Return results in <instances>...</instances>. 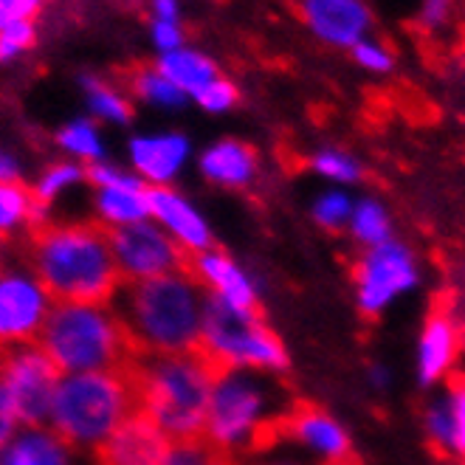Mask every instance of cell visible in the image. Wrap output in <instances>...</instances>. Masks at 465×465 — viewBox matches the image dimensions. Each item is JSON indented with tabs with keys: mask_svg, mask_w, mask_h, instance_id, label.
Here are the masks:
<instances>
[{
	"mask_svg": "<svg viewBox=\"0 0 465 465\" xmlns=\"http://www.w3.org/2000/svg\"><path fill=\"white\" fill-rule=\"evenodd\" d=\"M25 260L37 288L54 305L111 308L124 277L111 252L104 223H51L25 229Z\"/></svg>",
	"mask_w": 465,
	"mask_h": 465,
	"instance_id": "obj_1",
	"label": "cell"
},
{
	"mask_svg": "<svg viewBox=\"0 0 465 465\" xmlns=\"http://www.w3.org/2000/svg\"><path fill=\"white\" fill-rule=\"evenodd\" d=\"M35 344L63 372H107L147 359L114 308L60 305L45 313Z\"/></svg>",
	"mask_w": 465,
	"mask_h": 465,
	"instance_id": "obj_2",
	"label": "cell"
},
{
	"mask_svg": "<svg viewBox=\"0 0 465 465\" xmlns=\"http://www.w3.org/2000/svg\"><path fill=\"white\" fill-rule=\"evenodd\" d=\"M124 308L116 311L147 355H183L201 339L203 288L181 273L130 280L119 288Z\"/></svg>",
	"mask_w": 465,
	"mask_h": 465,
	"instance_id": "obj_3",
	"label": "cell"
},
{
	"mask_svg": "<svg viewBox=\"0 0 465 465\" xmlns=\"http://www.w3.org/2000/svg\"><path fill=\"white\" fill-rule=\"evenodd\" d=\"M142 412L135 361L107 372H76L60 381L51 401V426L65 449L96 446L130 415Z\"/></svg>",
	"mask_w": 465,
	"mask_h": 465,
	"instance_id": "obj_4",
	"label": "cell"
},
{
	"mask_svg": "<svg viewBox=\"0 0 465 465\" xmlns=\"http://www.w3.org/2000/svg\"><path fill=\"white\" fill-rule=\"evenodd\" d=\"M142 412H147L170 440L206 431L212 378L189 355H147L135 361Z\"/></svg>",
	"mask_w": 465,
	"mask_h": 465,
	"instance_id": "obj_5",
	"label": "cell"
},
{
	"mask_svg": "<svg viewBox=\"0 0 465 465\" xmlns=\"http://www.w3.org/2000/svg\"><path fill=\"white\" fill-rule=\"evenodd\" d=\"M104 234L124 282L167 277V273H181L186 280L195 277V252L144 221L124 226L104 223Z\"/></svg>",
	"mask_w": 465,
	"mask_h": 465,
	"instance_id": "obj_6",
	"label": "cell"
},
{
	"mask_svg": "<svg viewBox=\"0 0 465 465\" xmlns=\"http://www.w3.org/2000/svg\"><path fill=\"white\" fill-rule=\"evenodd\" d=\"M0 375L9 392L15 420L25 429H40L51 415V401L60 387V370L37 344L0 350Z\"/></svg>",
	"mask_w": 465,
	"mask_h": 465,
	"instance_id": "obj_7",
	"label": "cell"
},
{
	"mask_svg": "<svg viewBox=\"0 0 465 465\" xmlns=\"http://www.w3.org/2000/svg\"><path fill=\"white\" fill-rule=\"evenodd\" d=\"M262 401L265 392L257 387V381L242 375L240 370H232L212 387L206 409V434L226 449L245 443L252 429L262 420Z\"/></svg>",
	"mask_w": 465,
	"mask_h": 465,
	"instance_id": "obj_8",
	"label": "cell"
},
{
	"mask_svg": "<svg viewBox=\"0 0 465 465\" xmlns=\"http://www.w3.org/2000/svg\"><path fill=\"white\" fill-rule=\"evenodd\" d=\"M350 277L359 285L361 311L375 316L395 293L415 282V262L403 245L384 240L378 245H367L350 260Z\"/></svg>",
	"mask_w": 465,
	"mask_h": 465,
	"instance_id": "obj_9",
	"label": "cell"
},
{
	"mask_svg": "<svg viewBox=\"0 0 465 465\" xmlns=\"http://www.w3.org/2000/svg\"><path fill=\"white\" fill-rule=\"evenodd\" d=\"M48 313V299L23 273L0 271V350L35 344Z\"/></svg>",
	"mask_w": 465,
	"mask_h": 465,
	"instance_id": "obj_10",
	"label": "cell"
},
{
	"mask_svg": "<svg viewBox=\"0 0 465 465\" xmlns=\"http://www.w3.org/2000/svg\"><path fill=\"white\" fill-rule=\"evenodd\" d=\"M462 350V322H460V299L457 291L443 288L431 296L426 331H423V355L420 375L426 384L437 381L451 370Z\"/></svg>",
	"mask_w": 465,
	"mask_h": 465,
	"instance_id": "obj_11",
	"label": "cell"
},
{
	"mask_svg": "<svg viewBox=\"0 0 465 465\" xmlns=\"http://www.w3.org/2000/svg\"><path fill=\"white\" fill-rule=\"evenodd\" d=\"M170 443V434L147 412H135L96 443V465H163Z\"/></svg>",
	"mask_w": 465,
	"mask_h": 465,
	"instance_id": "obj_12",
	"label": "cell"
},
{
	"mask_svg": "<svg viewBox=\"0 0 465 465\" xmlns=\"http://www.w3.org/2000/svg\"><path fill=\"white\" fill-rule=\"evenodd\" d=\"M195 285L206 288L212 293H217L229 302L234 311L254 316V319H265V311L260 305V299L254 296L249 280L237 271V265L226 257L223 249H206V252H195Z\"/></svg>",
	"mask_w": 465,
	"mask_h": 465,
	"instance_id": "obj_13",
	"label": "cell"
},
{
	"mask_svg": "<svg viewBox=\"0 0 465 465\" xmlns=\"http://www.w3.org/2000/svg\"><path fill=\"white\" fill-rule=\"evenodd\" d=\"M462 372L454 370L449 372V398L434 403L426 412V446L440 465H451V454L462 462Z\"/></svg>",
	"mask_w": 465,
	"mask_h": 465,
	"instance_id": "obj_14",
	"label": "cell"
},
{
	"mask_svg": "<svg viewBox=\"0 0 465 465\" xmlns=\"http://www.w3.org/2000/svg\"><path fill=\"white\" fill-rule=\"evenodd\" d=\"M302 17L331 45H355L370 25L364 0H302Z\"/></svg>",
	"mask_w": 465,
	"mask_h": 465,
	"instance_id": "obj_15",
	"label": "cell"
},
{
	"mask_svg": "<svg viewBox=\"0 0 465 465\" xmlns=\"http://www.w3.org/2000/svg\"><path fill=\"white\" fill-rule=\"evenodd\" d=\"M144 201H147L150 214L161 217V221L175 232L178 242H183L186 249H193V252L214 249L212 232L206 229L203 217L183 198H178L173 189H167V186H144Z\"/></svg>",
	"mask_w": 465,
	"mask_h": 465,
	"instance_id": "obj_16",
	"label": "cell"
},
{
	"mask_svg": "<svg viewBox=\"0 0 465 465\" xmlns=\"http://www.w3.org/2000/svg\"><path fill=\"white\" fill-rule=\"evenodd\" d=\"M201 170L209 181L221 186H245L257 173V150L252 144L226 139L206 150L201 158Z\"/></svg>",
	"mask_w": 465,
	"mask_h": 465,
	"instance_id": "obj_17",
	"label": "cell"
},
{
	"mask_svg": "<svg viewBox=\"0 0 465 465\" xmlns=\"http://www.w3.org/2000/svg\"><path fill=\"white\" fill-rule=\"evenodd\" d=\"M183 135H158V139H135L130 144L135 170L144 173L150 181H170L186 158Z\"/></svg>",
	"mask_w": 465,
	"mask_h": 465,
	"instance_id": "obj_18",
	"label": "cell"
},
{
	"mask_svg": "<svg viewBox=\"0 0 465 465\" xmlns=\"http://www.w3.org/2000/svg\"><path fill=\"white\" fill-rule=\"evenodd\" d=\"M0 465H68V449L54 431L29 429L0 449Z\"/></svg>",
	"mask_w": 465,
	"mask_h": 465,
	"instance_id": "obj_19",
	"label": "cell"
},
{
	"mask_svg": "<svg viewBox=\"0 0 465 465\" xmlns=\"http://www.w3.org/2000/svg\"><path fill=\"white\" fill-rule=\"evenodd\" d=\"M163 79H170L178 91H189L195 94L203 85H209L212 79H217V68L209 57L189 48H175L170 54H163L158 68H155Z\"/></svg>",
	"mask_w": 465,
	"mask_h": 465,
	"instance_id": "obj_20",
	"label": "cell"
},
{
	"mask_svg": "<svg viewBox=\"0 0 465 465\" xmlns=\"http://www.w3.org/2000/svg\"><path fill=\"white\" fill-rule=\"evenodd\" d=\"M43 221H48L45 206L37 201L35 189L23 186L20 181L0 183V232L9 234V229L17 223H25V229H29Z\"/></svg>",
	"mask_w": 465,
	"mask_h": 465,
	"instance_id": "obj_21",
	"label": "cell"
},
{
	"mask_svg": "<svg viewBox=\"0 0 465 465\" xmlns=\"http://www.w3.org/2000/svg\"><path fill=\"white\" fill-rule=\"evenodd\" d=\"M163 465H237L232 449L214 443L212 437L193 434V437H181V440L170 443V454Z\"/></svg>",
	"mask_w": 465,
	"mask_h": 465,
	"instance_id": "obj_22",
	"label": "cell"
},
{
	"mask_svg": "<svg viewBox=\"0 0 465 465\" xmlns=\"http://www.w3.org/2000/svg\"><path fill=\"white\" fill-rule=\"evenodd\" d=\"M104 223L124 226V223H142L150 214L144 201V186L142 189H99L96 201Z\"/></svg>",
	"mask_w": 465,
	"mask_h": 465,
	"instance_id": "obj_23",
	"label": "cell"
},
{
	"mask_svg": "<svg viewBox=\"0 0 465 465\" xmlns=\"http://www.w3.org/2000/svg\"><path fill=\"white\" fill-rule=\"evenodd\" d=\"M82 85L88 88V102H91L96 116L111 119V122H122V124L133 119V107L114 88H107L104 82L91 76V79H82Z\"/></svg>",
	"mask_w": 465,
	"mask_h": 465,
	"instance_id": "obj_24",
	"label": "cell"
},
{
	"mask_svg": "<svg viewBox=\"0 0 465 465\" xmlns=\"http://www.w3.org/2000/svg\"><path fill=\"white\" fill-rule=\"evenodd\" d=\"M133 91L139 94L142 99L153 102V104H181L183 102V91H178L170 79H163L158 71H150V68H139L130 79Z\"/></svg>",
	"mask_w": 465,
	"mask_h": 465,
	"instance_id": "obj_25",
	"label": "cell"
},
{
	"mask_svg": "<svg viewBox=\"0 0 465 465\" xmlns=\"http://www.w3.org/2000/svg\"><path fill=\"white\" fill-rule=\"evenodd\" d=\"M352 226H355V234H359L367 245H378L384 242L387 234H390V223H387V214L378 203L367 201L355 209V217H352Z\"/></svg>",
	"mask_w": 465,
	"mask_h": 465,
	"instance_id": "obj_26",
	"label": "cell"
},
{
	"mask_svg": "<svg viewBox=\"0 0 465 465\" xmlns=\"http://www.w3.org/2000/svg\"><path fill=\"white\" fill-rule=\"evenodd\" d=\"M60 144L65 150H71L74 155L82 158H99L102 155V144H99V135L96 127L91 122H74L60 133Z\"/></svg>",
	"mask_w": 465,
	"mask_h": 465,
	"instance_id": "obj_27",
	"label": "cell"
},
{
	"mask_svg": "<svg viewBox=\"0 0 465 465\" xmlns=\"http://www.w3.org/2000/svg\"><path fill=\"white\" fill-rule=\"evenodd\" d=\"M79 178H82V170L74 167V163H54L51 170H45L40 186L35 189V195H37V201H40L43 206H48L54 198H57V195L63 193L65 186L76 183Z\"/></svg>",
	"mask_w": 465,
	"mask_h": 465,
	"instance_id": "obj_28",
	"label": "cell"
},
{
	"mask_svg": "<svg viewBox=\"0 0 465 465\" xmlns=\"http://www.w3.org/2000/svg\"><path fill=\"white\" fill-rule=\"evenodd\" d=\"M316 223L324 229V232H331V234H339L347 223V217H350V201L344 195H324L319 203H316Z\"/></svg>",
	"mask_w": 465,
	"mask_h": 465,
	"instance_id": "obj_29",
	"label": "cell"
},
{
	"mask_svg": "<svg viewBox=\"0 0 465 465\" xmlns=\"http://www.w3.org/2000/svg\"><path fill=\"white\" fill-rule=\"evenodd\" d=\"M35 45V29L32 23H12L6 29H0V63H6L25 48Z\"/></svg>",
	"mask_w": 465,
	"mask_h": 465,
	"instance_id": "obj_30",
	"label": "cell"
},
{
	"mask_svg": "<svg viewBox=\"0 0 465 465\" xmlns=\"http://www.w3.org/2000/svg\"><path fill=\"white\" fill-rule=\"evenodd\" d=\"M195 99H198V104L206 107V111L221 114V111H229V107L237 102V88L226 79H212L209 85L195 91Z\"/></svg>",
	"mask_w": 465,
	"mask_h": 465,
	"instance_id": "obj_31",
	"label": "cell"
},
{
	"mask_svg": "<svg viewBox=\"0 0 465 465\" xmlns=\"http://www.w3.org/2000/svg\"><path fill=\"white\" fill-rule=\"evenodd\" d=\"M313 167H316V173H322L327 178H339V181H355L361 175L359 163L344 153H319L313 158Z\"/></svg>",
	"mask_w": 465,
	"mask_h": 465,
	"instance_id": "obj_32",
	"label": "cell"
},
{
	"mask_svg": "<svg viewBox=\"0 0 465 465\" xmlns=\"http://www.w3.org/2000/svg\"><path fill=\"white\" fill-rule=\"evenodd\" d=\"M40 9V0H0V29L12 23H29Z\"/></svg>",
	"mask_w": 465,
	"mask_h": 465,
	"instance_id": "obj_33",
	"label": "cell"
},
{
	"mask_svg": "<svg viewBox=\"0 0 465 465\" xmlns=\"http://www.w3.org/2000/svg\"><path fill=\"white\" fill-rule=\"evenodd\" d=\"M352 54H355V60H359L370 71H390L392 68V57L381 45H375V43L359 40V43L352 45Z\"/></svg>",
	"mask_w": 465,
	"mask_h": 465,
	"instance_id": "obj_34",
	"label": "cell"
},
{
	"mask_svg": "<svg viewBox=\"0 0 465 465\" xmlns=\"http://www.w3.org/2000/svg\"><path fill=\"white\" fill-rule=\"evenodd\" d=\"M153 40H155V45H158L163 54H170V51H175V48L183 45L181 29H178L175 23H167V20H155V23H153Z\"/></svg>",
	"mask_w": 465,
	"mask_h": 465,
	"instance_id": "obj_35",
	"label": "cell"
},
{
	"mask_svg": "<svg viewBox=\"0 0 465 465\" xmlns=\"http://www.w3.org/2000/svg\"><path fill=\"white\" fill-rule=\"evenodd\" d=\"M15 412H12V403H9V392L4 384V375H0V449L9 443V437L15 431Z\"/></svg>",
	"mask_w": 465,
	"mask_h": 465,
	"instance_id": "obj_36",
	"label": "cell"
},
{
	"mask_svg": "<svg viewBox=\"0 0 465 465\" xmlns=\"http://www.w3.org/2000/svg\"><path fill=\"white\" fill-rule=\"evenodd\" d=\"M454 0H423V12H420V23L426 29H434V25H443L449 12H451Z\"/></svg>",
	"mask_w": 465,
	"mask_h": 465,
	"instance_id": "obj_37",
	"label": "cell"
},
{
	"mask_svg": "<svg viewBox=\"0 0 465 465\" xmlns=\"http://www.w3.org/2000/svg\"><path fill=\"white\" fill-rule=\"evenodd\" d=\"M17 175H20L17 161L12 155H6V153H0V183H15Z\"/></svg>",
	"mask_w": 465,
	"mask_h": 465,
	"instance_id": "obj_38",
	"label": "cell"
},
{
	"mask_svg": "<svg viewBox=\"0 0 465 465\" xmlns=\"http://www.w3.org/2000/svg\"><path fill=\"white\" fill-rule=\"evenodd\" d=\"M153 4H155L158 20L175 23V17H178V4H175V0H153Z\"/></svg>",
	"mask_w": 465,
	"mask_h": 465,
	"instance_id": "obj_39",
	"label": "cell"
},
{
	"mask_svg": "<svg viewBox=\"0 0 465 465\" xmlns=\"http://www.w3.org/2000/svg\"><path fill=\"white\" fill-rule=\"evenodd\" d=\"M6 240H9V234L0 232V268H4V245H6Z\"/></svg>",
	"mask_w": 465,
	"mask_h": 465,
	"instance_id": "obj_40",
	"label": "cell"
}]
</instances>
